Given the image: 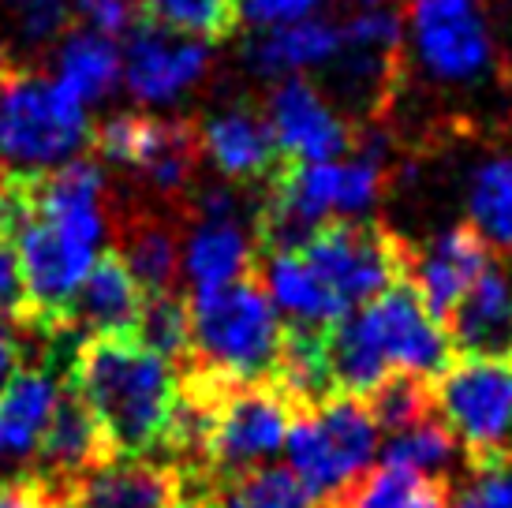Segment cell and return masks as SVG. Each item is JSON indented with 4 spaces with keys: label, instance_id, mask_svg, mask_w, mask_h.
Wrapping results in <instances>:
<instances>
[{
    "label": "cell",
    "instance_id": "1",
    "mask_svg": "<svg viewBox=\"0 0 512 508\" xmlns=\"http://www.w3.org/2000/svg\"><path fill=\"white\" fill-rule=\"evenodd\" d=\"M176 367L143 348L135 333H101L75 348L72 385L113 460H146L161 449L176 396Z\"/></svg>",
    "mask_w": 512,
    "mask_h": 508
},
{
    "label": "cell",
    "instance_id": "2",
    "mask_svg": "<svg viewBox=\"0 0 512 508\" xmlns=\"http://www.w3.org/2000/svg\"><path fill=\"white\" fill-rule=\"evenodd\" d=\"M281 340L285 322L255 277L191 296V370L232 385L270 381Z\"/></svg>",
    "mask_w": 512,
    "mask_h": 508
},
{
    "label": "cell",
    "instance_id": "3",
    "mask_svg": "<svg viewBox=\"0 0 512 508\" xmlns=\"http://www.w3.org/2000/svg\"><path fill=\"white\" fill-rule=\"evenodd\" d=\"M382 449V430L359 396L333 393L307 404L288 426V471L314 501H341L370 471Z\"/></svg>",
    "mask_w": 512,
    "mask_h": 508
},
{
    "label": "cell",
    "instance_id": "4",
    "mask_svg": "<svg viewBox=\"0 0 512 508\" xmlns=\"http://www.w3.org/2000/svg\"><path fill=\"white\" fill-rule=\"evenodd\" d=\"M94 142L86 105L57 79L15 68L0 86V161L8 169H49L83 157Z\"/></svg>",
    "mask_w": 512,
    "mask_h": 508
},
{
    "label": "cell",
    "instance_id": "5",
    "mask_svg": "<svg viewBox=\"0 0 512 508\" xmlns=\"http://www.w3.org/2000/svg\"><path fill=\"white\" fill-rule=\"evenodd\" d=\"M438 423L475 467L512 456V359L453 355L430 389Z\"/></svg>",
    "mask_w": 512,
    "mask_h": 508
},
{
    "label": "cell",
    "instance_id": "6",
    "mask_svg": "<svg viewBox=\"0 0 512 508\" xmlns=\"http://www.w3.org/2000/svg\"><path fill=\"white\" fill-rule=\"evenodd\" d=\"M296 419V400L277 381L225 385L214 404V426L206 441V475L217 486L251 467L270 464L285 449L288 426Z\"/></svg>",
    "mask_w": 512,
    "mask_h": 508
},
{
    "label": "cell",
    "instance_id": "7",
    "mask_svg": "<svg viewBox=\"0 0 512 508\" xmlns=\"http://www.w3.org/2000/svg\"><path fill=\"white\" fill-rule=\"evenodd\" d=\"M303 262L322 277L348 311H356L389 284L408 277V247L382 225L367 221H326L299 247Z\"/></svg>",
    "mask_w": 512,
    "mask_h": 508
},
{
    "label": "cell",
    "instance_id": "8",
    "mask_svg": "<svg viewBox=\"0 0 512 508\" xmlns=\"http://www.w3.org/2000/svg\"><path fill=\"white\" fill-rule=\"evenodd\" d=\"M90 150L109 165L131 169L157 195H184L199 169V124L180 116L124 113L94 127Z\"/></svg>",
    "mask_w": 512,
    "mask_h": 508
},
{
    "label": "cell",
    "instance_id": "9",
    "mask_svg": "<svg viewBox=\"0 0 512 508\" xmlns=\"http://www.w3.org/2000/svg\"><path fill=\"white\" fill-rule=\"evenodd\" d=\"M356 311L393 374L430 381L453 363V344L445 325L427 311V303L419 299L408 277L389 284L382 296H374Z\"/></svg>",
    "mask_w": 512,
    "mask_h": 508
},
{
    "label": "cell",
    "instance_id": "10",
    "mask_svg": "<svg viewBox=\"0 0 512 508\" xmlns=\"http://www.w3.org/2000/svg\"><path fill=\"white\" fill-rule=\"evenodd\" d=\"M412 42L419 60L445 83H468L494 57L479 0H412Z\"/></svg>",
    "mask_w": 512,
    "mask_h": 508
},
{
    "label": "cell",
    "instance_id": "11",
    "mask_svg": "<svg viewBox=\"0 0 512 508\" xmlns=\"http://www.w3.org/2000/svg\"><path fill=\"white\" fill-rule=\"evenodd\" d=\"M266 120L277 139V150L285 161H337L352 150V127L329 109V101L318 94V86L303 75H288L270 94Z\"/></svg>",
    "mask_w": 512,
    "mask_h": 508
},
{
    "label": "cell",
    "instance_id": "12",
    "mask_svg": "<svg viewBox=\"0 0 512 508\" xmlns=\"http://www.w3.org/2000/svg\"><path fill=\"white\" fill-rule=\"evenodd\" d=\"M210 68V45L139 23L124 49V83L139 101H172Z\"/></svg>",
    "mask_w": 512,
    "mask_h": 508
},
{
    "label": "cell",
    "instance_id": "13",
    "mask_svg": "<svg viewBox=\"0 0 512 508\" xmlns=\"http://www.w3.org/2000/svg\"><path fill=\"white\" fill-rule=\"evenodd\" d=\"M143 311V288L135 284L124 258L109 247L94 258L86 277L72 292L64 318H60V337H101V333H135Z\"/></svg>",
    "mask_w": 512,
    "mask_h": 508
},
{
    "label": "cell",
    "instance_id": "14",
    "mask_svg": "<svg viewBox=\"0 0 512 508\" xmlns=\"http://www.w3.org/2000/svg\"><path fill=\"white\" fill-rule=\"evenodd\" d=\"M490 247L471 225L445 228L441 236L423 247L419 254H408V281L427 303V311L445 325L449 311L464 299L479 273L490 266Z\"/></svg>",
    "mask_w": 512,
    "mask_h": 508
},
{
    "label": "cell",
    "instance_id": "15",
    "mask_svg": "<svg viewBox=\"0 0 512 508\" xmlns=\"http://www.w3.org/2000/svg\"><path fill=\"white\" fill-rule=\"evenodd\" d=\"M180 490L184 471L176 464L109 460L53 494L57 508H172Z\"/></svg>",
    "mask_w": 512,
    "mask_h": 508
},
{
    "label": "cell",
    "instance_id": "16",
    "mask_svg": "<svg viewBox=\"0 0 512 508\" xmlns=\"http://www.w3.org/2000/svg\"><path fill=\"white\" fill-rule=\"evenodd\" d=\"M445 333L453 355L512 359V266L490 262L449 311Z\"/></svg>",
    "mask_w": 512,
    "mask_h": 508
},
{
    "label": "cell",
    "instance_id": "17",
    "mask_svg": "<svg viewBox=\"0 0 512 508\" xmlns=\"http://www.w3.org/2000/svg\"><path fill=\"white\" fill-rule=\"evenodd\" d=\"M34 456H38L34 475L42 482H49L57 494L64 486H72L79 475L113 460L109 449H105L98 423H94V415H90V408L79 400V393H75L72 385H60L57 408H53L49 423H45Z\"/></svg>",
    "mask_w": 512,
    "mask_h": 508
},
{
    "label": "cell",
    "instance_id": "18",
    "mask_svg": "<svg viewBox=\"0 0 512 508\" xmlns=\"http://www.w3.org/2000/svg\"><path fill=\"white\" fill-rule=\"evenodd\" d=\"M202 154L214 161V169L225 180H270L281 165V150L270 131V120L258 116L251 105L221 109L199 124Z\"/></svg>",
    "mask_w": 512,
    "mask_h": 508
},
{
    "label": "cell",
    "instance_id": "19",
    "mask_svg": "<svg viewBox=\"0 0 512 508\" xmlns=\"http://www.w3.org/2000/svg\"><path fill=\"white\" fill-rule=\"evenodd\" d=\"M262 288L273 299L277 314H285L292 329H311V333H329L341 322L348 307L329 292L322 277L314 273L299 251L262 254Z\"/></svg>",
    "mask_w": 512,
    "mask_h": 508
},
{
    "label": "cell",
    "instance_id": "20",
    "mask_svg": "<svg viewBox=\"0 0 512 508\" xmlns=\"http://www.w3.org/2000/svg\"><path fill=\"white\" fill-rule=\"evenodd\" d=\"M57 396V378L42 363L23 367L0 389V464H23L38 452Z\"/></svg>",
    "mask_w": 512,
    "mask_h": 508
},
{
    "label": "cell",
    "instance_id": "21",
    "mask_svg": "<svg viewBox=\"0 0 512 508\" xmlns=\"http://www.w3.org/2000/svg\"><path fill=\"white\" fill-rule=\"evenodd\" d=\"M344 45V30L326 19H296L266 27L247 45V60L258 75H296L307 68L333 64Z\"/></svg>",
    "mask_w": 512,
    "mask_h": 508
},
{
    "label": "cell",
    "instance_id": "22",
    "mask_svg": "<svg viewBox=\"0 0 512 508\" xmlns=\"http://www.w3.org/2000/svg\"><path fill=\"white\" fill-rule=\"evenodd\" d=\"M255 240L243 232L236 217L228 221H199L184 247V273L195 292H214L232 281L251 277L255 269Z\"/></svg>",
    "mask_w": 512,
    "mask_h": 508
},
{
    "label": "cell",
    "instance_id": "23",
    "mask_svg": "<svg viewBox=\"0 0 512 508\" xmlns=\"http://www.w3.org/2000/svg\"><path fill=\"white\" fill-rule=\"evenodd\" d=\"M116 247L113 251L124 258L131 269L135 284L150 292H172L176 288V273H180V243L172 225L150 213H116Z\"/></svg>",
    "mask_w": 512,
    "mask_h": 508
},
{
    "label": "cell",
    "instance_id": "24",
    "mask_svg": "<svg viewBox=\"0 0 512 508\" xmlns=\"http://www.w3.org/2000/svg\"><path fill=\"white\" fill-rule=\"evenodd\" d=\"M468 225L486 240V247L512 254V154L486 157L471 172Z\"/></svg>",
    "mask_w": 512,
    "mask_h": 508
},
{
    "label": "cell",
    "instance_id": "25",
    "mask_svg": "<svg viewBox=\"0 0 512 508\" xmlns=\"http://www.w3.org/2000/svg\"><path fill=\"white\" fill-rule=\"evenodd\" d=\"M60 79L75 98L83 101H98L105 98L120 75H124V60H120V49L113 45V38L105 34H94V30H83V34H68V42L60 45Z\"/></svg>",
    "mask_w": 512,
    "mask_h": 508
},
{
    "label": "cell",
    "instance_id": "26",
    "mask_svg": "<svg viewBox=\"0 0 512 508\" xmlns=\"http://www.w3.org/2000/svg\"><path fill=\"white\" fill-rule=\"evenodd\" d=\"M344 508H453L445 482L423 479L408 467L382 464L341 497Z\"/></svg>",
    "mask_w": 512,
    "mask_h": 508
},
{
    "label": "cell",
    "instance_id": "27",
    "mask_svg": "<svg viewBox=\"0 0 512 508\" xmlns=\"http://www.w3.org/2000/svg\"><path fill=\"white\" fill-rule=\"evenodd\" d=\"M143 23L195 42H221L240 23V0H135Z\"/></svg>",
    "mask_w": 512,
    "mask_h": 508
},
{
    "label": "cell",
    "instance_id": "28",
    "mask_svg": "<svg viewBox=\"0 0 512 508\" xmlns=\"http://www.w3.org/2000/svg\"><path fill=\"white\" fill-rule=\"evenodd\" d=\"M135 340L154 355L180 367L191 359V299L184 292H150L135 322Z\"/></svg>",
    "mask_w": 512,
    "mask_h": 508
},
{
    "label": "cell",
    "instance_id": "29",
    "mask_svg": "<svg viewBox=\"0 0 512 508\" xmlns=\"http://www.w3.org/2000/svg\"><path fill=\"white\" fill-rule=\"evenodd\" d=\"M456 456H460V445L453 441V434L438 419L427 415V419L389 434L382 449V464L408 467V471L423 475V479L445 482V475L456 467Z\"/></svg>",
    "mask_w": 512,
    "mask_h": 508
},
{
    "label": "cell",
    "instance_id": "30",
    "mask_svg": "<svg viewBox=\"0 0 512 508\" xmlns=\"http://www.w3.org/2000/svg\"><path fill=\"white\" fill-rule=\"evenodd\" d=\"M217 508H318V501L288 467L262 464L221 482Z\"/></svg>",
    "mask_w": 512,
    "mask_h": 508
},
{
    "label": "cell",
    "instance_id": "31",
    "mask_svg": "<svg viewBox=\"0 0 512 508\" xmlns=\"http://www.w3.org/2000/svg\"><path fill=\"white\" fill-rule=\"evenodd\" d=\"M367 408H370V415H374L378 430L397 434V430H404V426L427 419L430 411H434V400H430V389L423 378L393 374V378H385L382 385L370 393Z\"/></svg>",
    "mask_w": 512,
    "mask_h": 508
},
{
    "label": "cell",
    "instance_id": "32",
    "mask_svg": "<svg viewBox=\"0 0 512 508\" xmlns=\"http://www.w3.org/2000/svg\"><path fill=\"white\" fill-rule=\"evenodd\" d=\"M72 0H15V30L30 49H49L72 23Z\"/></svg>",
    "mask_w": 512,
    "mask_h": 508
},
{
    "label": "cell",
    "instance_id": "33",
    "mask_svg": "<svg viewBox=\"0 0 512 508\" xmlns=\"http://www.w3.org/2000/svg\"><path fill=\"white\" fill-rule=\"evenodd\" d=\"M341 30L348 45H363V49H374V53H397L400 38H404L400 19L393 12H382V8H370V12L348 19Z\"/></svg>",
    "mask_w": 512,
    "mask_h": 508
},
{
    "label": "cell",
    "instance_id": "34",
    "mask_svg": "<svg viewBox=\"0 0 512 508\" xmlns=\"http://www.w3.org/2000/svg\"><path fill=\"white\" fill-rule=\"evenodd\" d=\"M456 508H512V456L501 464L479 467L475 479L456 497Z\"/></svg>",
    "mask_w": 512,
    "mask_h": 508
},
{
    "label": "cell",
    "instance_id": "35",
    "mask_svg": "<svg viewBox=\"0 0 512 508\" xmlns=\"http://www.w3.org/2000/svg\"><path fill=\"white\" fill-rule=\"evenodd\" d=\"M72 8L86 27H94V34H105V38L131 34L143 23L135 12V0H72Z\"/></svg>",
    "mask_w": 512,
    "mask_h": 508
},
{
    "label": "cell",
    "instance_id": "36",
    "mask_svg": "<svg viewBox=\"0 0 512 508\" xmlns=\"http://www.w3.org/2000/svg\"><path fill=\"white\" fill-rule=\"evenodd\" d=\"M23 314H27V288H23L19 254H15L12 236L0 232V318L23 325Z\"/></svg>",
    "mask_w": 512,
    "mask_h": 508
},
{
    "label": "cell",
    "instance_id": "37",
    "mask_svg": "<svg viewBox=\"0 0 512 508\" xmlns=\"http://www.w3.org/2000/svg\"><path fill=\"white\" fill-rule=\"evenodd\" d=\"M322 0H240V19L251 27H281L296 19H311V12Z\"/></svg>",
    "mask_w": 512,
    "mask_h": 508
},
{
    "label": "cell",
    "instance_id": "38",
    "mask_svg": "<svg viewBox=\"0 0 512 508\" xmlns=\"http://www.w3.org/2000/svg\"><path fill=\"white\" fill-rule=\"evenodd\" d=\"M0 508H57V494L34 471L0 482Z\"/></svg>",
    "mask_w": 512,
    "mask_h": 508
},
{
    "label": "cell",
    "instance_id": "39",
    "mask_svg": "<svg viewBox=\"0 0 512 508\" xmlns=\"http://www.w3.org/2000/svg\"><path fill=\"white\" fill-rule=\"evenodd\" d=\"M30 337H38V333L23 329L12 318H0V389L23 370V363H27L30 355Z\"/></svg>",
    "mask_w": 512,
    "mask_h": 508
},
{
    "label": "cell",
    "instance_id": "40",
    "mask_svg": "<svg viewBox=\"0 0 512 508\" xmlns=\"http://www.w3.org/2000/svg\"><path fill=\"white\" fill-rule=\"evenodd\" d=\"M12 71H15V64L8 57H4V53H0V86H4V79H8Z\"/></svg>",
    "mask_w": 512,
    "mask_h": 508
},
{
    "label": "cell",
    "instance_id": "41",
    "mask_svg": "<svg viewBox=\"0 0 512 508\" xmlns=\"http://www.w3.org/2000/svg\"><path fill=\"white\" fill-rule=\"evenodd\" d=\"M363 4H370V8H378V4H382V0H363Z\"/></svg>",
    "mask_w": 512,
    "mask_h": 508
}]
</instances>
